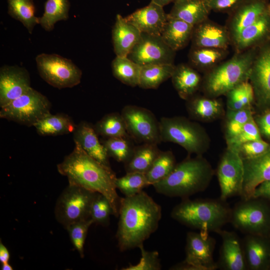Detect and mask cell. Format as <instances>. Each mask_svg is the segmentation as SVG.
<instances>
[{"label":"cell","mask_w":270,"mask_h":270,"mask_svg":"<svg viewBox=\"0 0 270 270\" xmlns=\"http://www.w3.org/2000/svg\"><path fill=\"white\" fill-rule=\"evenodd\" d=\"M76 126L69 116L62 113H50L34 126L37 133L42 136H56L73 133Z\"/></svg>","instance_id":"cell-30"},{"label":"cell","mask_w":270,"mask_h":270,"mask_svg":"<svg viewBox=\"0 0 270 270\" xmlns=\"http://www.w3.org/2000/svg\"><path fill=\"white\" fill-rule=\"evenodd\" d=\"M38 74L51 86L71 88L81 82L82 70L73 62L60 55L42 53L36 58Z\"/></svg>","instance_id":"cell-8"},{"label":"cell","mask_w":270,"mask_h":270,"mask_svg":"<svg viewBox=\"0 0 270 270\" xmlns=\"http://www.w3.org/2000/svg\"><path fill=\"white\" fill-rule=\"evenodd\" d=\"M112 74L122 83L138 86L142 66L128 56H116L111 63Z\"/></svg>","instance_id":"cell-34"},{"label":"cell","mask_w":270,"mask_h":270,"mask_svg":"<svg viewBox=\"0 0 270 270\" xmlns=\"http://www.w3.org/2000/svg\"><path fill=\"white\" fill-rule=\"evenodd\" d=\"M248 80L254 93V98L264 104H270V47L263 48L254 59Z\"/></svg>","instance_id":"cell-18"},{"label":"cell","mask_w":270,"mask_h":270,"mask_svg":"<svg viewBox=\"0 0 270 270\" xmlns=\"http://www.w3.org/2000/svg\"><path fill=\"white\" fill-rule=\"evenodd\" d=\"M2 270H12V267L9 264L8 262L2 264Z\"/></svg>","instance_id":"cell-53"},{"label":"cell","mask_w":270,"mask_h":270,"mask_svg":"<svg viewBox=\"0 0 270 270\" xmlns=\"http://www.w3.org/2000/svg\"><path fill=\"white\" fill-rule=\"evenodd\" d=\"M162 142H170L183 148L188 156H202L208 150L210 138L200 124L182 116L162 117L160 121Z\"/></svg>","instance_id":"cell-5"},{"label":"cell","mask_w":270,"mask_h":270,"mask_svg":"<svg viewBox=\"0 0 270 270\" xmlns=\"http://www.w3.org/2000/svg\"><path fill=\"white\" fill-rule=\"evenodd\" d=\"M73 134L74 142L78 144L86 154L100 163L110 166L109 156L102 143L100 142L94 126L86 122H81L76 125Z\"/></svg>","instance_id":"cell-22"},{"label":"cell","mask_w":270,"mask_h":270,"mask_svg":"<svg viewBox=\"0 0 270 270\" xmlns=\"http://www.w3.org/2000/svg\"><path fill=\"white\" fill-rule=\"evenodd\" d=\"M242 0H208L211 10H222L232 8Z\"/></svg>","instance_id":"cell-49"},{"label":"cell","mask_w":270,"mask_h":270,"mask_svg":"<svg viewBox=\"0 0 270 270\" xmlns=\"http://www.w3.org/2000/svg\"><path fill=\"white\" fill-rule=\"evenodd\" d=\"M158 145L156 144L144 143L135 146L131 158L124 164L126 172L146 174L160 152Z\"/></svg>","instance_id":"cell-31"},{"label":"cell","mask_w":270,"mask_h":270,"mask_svg":"<svg viewBox=\"0 0 270 270\" xmlns=\"http://www.w3.org/2000/svg\"><path fill=\"white\" fill-rule=\"evenodd\" d=\"M110 214H114L111 204L104 195L96 192L92 201L90 218L94 223L100 224H108Z\"/></svg>","instance_id":"cell-44"},{"label":"cell","mask_w":270,"mask_h":270,"mask_svg":"<svg viewBox=\"0 0 270 270\" xmlns=\"http://www.w3.org/2000/svg\"><path fill=\"white\" fill-rule=\"evenodd\" d=\"M130 139V138H108L102 144L109 157L126 164L131 158L135 147Z\"/></svg>","instance_id":"cell-40"},{"label":"cell","mask_w":270,"mask_h":270,"mask_svg":"<svg viewBox=\"0 0 270 270\" xmlns=\"http://www.w3.org/2000/svg\"><path fill=\"white\" fill-rule=\"evenodd\" d=\"M175 156L171 150H160L146 176L150 185L160 182L167 177L176 164Z\"/></svg>","instance_id":"cell-37"},{"label":"cell","mask_w":270,"mask_h":270,"mask_svg":"<svg viewBox=\"0 0 270 270\" xmlns=\"http://www.w3.org/2000/svg\"><path fill=\"white\" fill-rule=\"evenodd\" d=\"M98 135L106 138H130L121 114L112 112L106 114L94 126Z\"/></svg>","instance_id":"cell-36"},{"label":"cell","mask_w":270,"mask_h":270,"mask_svg":"<svg viewBox=\"0 0 270 270\" xmlns=\"http://www.w3.org/2000/svg\"><path fill=\"white\" fill-rule=\"evenodd\" d=\"M252 52L240 53L216 67L206 76L203 89L208 96L218 98L240 83L248 80L254 60Z\"/></svg>","instance_id":"cell-6"},{"label":"cell","mask_w":270,"mask_h":270,"mask_svg":"<svg viewBox=\"0 0 270 270\" xmlns=\"http://www.w3.org/2000/svg\"><path fill=\"white\" fill-rule=\"evenodd\" d=\"M28 71L18 66L4 65L0 68V107L21 96L30 88Z\"/></svg>","instance_id":"cell-15"},{"label":"cell","mask_w":270,"mask_h":270,"mask_svg":"<svg viewBox=\"0 0 270 270\" xmlns=\"http://www.w3.org/2000/svg\"><path fill=\"white\" fill-rule=\"evenodd\" d=\"M138 248L140 250L141 258L136 264H130L122 270H160L162 268L159 253L156 250L148 251L145 250L144 244Z\"/></svg>","instance_id":"cell-46"},{"label":"cell","mask_w":270,"mask_h":270,"mask_svg":"<svg viewBox=\"0 0 270 270\" xmlns=\"http://www.w3.org/2000/svg\"><path fill=\"white\" fill-rule=\"evenodd\" d=\"M94 223L89 218L72 223L66 228L72 243L82 258L84 256V244L88 230Z\"/></svg>","instance_id":"cell-43"},{"label":"cell","mask_w":270,"mask_h":270,"mask_svg":"<svg viewBox=\"0 0 270 270\" xmlns=\"http://www.w3.org/2000/svg\"><path fill=\"white\" fill-rule=\"evenodd\" d=\"M192 40L194 46L226 50L230 34L224 27L204 21L194 27Z\"/></svg>","instance_id":"cell-23"},{"label":"cell","mask_w":270,"mask_h":270,"mask_svg":"<svg viewBox=\"0 0 270 270\" xmlns=\"http://www.w3.org/2000/svg\"><path fill=\"white\" fill-rule=\"evenodd\" d=\"M96 193L68 184L55 206L56 220L66 228L72 223L90 218V208Z\"/></svg>","instance_id":"cell-9"},{"label":"cell","mask_w":270,"mask_h":270,"mask_svg":"<svg viewBox=\"0 0 270 270\" xmlns=\"http://www.w3.org/2000/svg\"><path fill=\"white\" fill-rule=\"evenodd\" d=\"M175 0H151V1L163 7L172 2H174Z\"/></svg>","instance_id":"cell-52"},{"label":"cell","mask_w":270,"mask_h":270,"mask_svg":"<svg viewBox=\"0 0 270 270\" xmlns=\"http://www.w3.org/2000/svg\"><path fill=\"white\" fill-rule=\"evenodd\" d=\"M226 96V109L236 110L252 107L254 100L253 88L249 80L243 82L230 90Z\"/></svg>","instance_id":"cell-38"},{"label":"cell","mask_w":270,"mask_h":270,"mask_svg":"<svg viewBox=\"0 0 270 270\" xmlns=\"http://www.w3.org/2000/svg\"><path fill=\"white\" fill-rule=\"evenodd\" d=\"M216 98L194 95L186 100V108L190 118L210 122L224 118L226 111L223 104Z\"/></svg>","instance_id":"cell-21"},{"label":"cell","mask_w":270,"mask_h":270,"mask_svg":"<svg viewBox=\"0 0 270 270\" xmlns=\"http://www.w3.org/2000/svg\"><path fill=\"white\" fill-rule=\"evenodd\" d=\"M231 211L226 201L220 198L190 200L188 198L182 199L173 208L170 216L190 228L218 234L230 222Z\"/></svg>","instance_id":"cell-4"},{"label":"cell","mask_w":270,"mask_h":270,"mask_svg":"<svg viewBox=\"0 0 270 270\" xmlns=\"http://www.w3.org/2000/svg\"><path fill=\"white\" fill-rule=\"evenodd\" d=\"M243 160L244 176L242 200L252 198L255 189L261 184L270 180V147L264 154Z\"/></svg>","instance_id":"cell-16"},{"label":"cell","mask_w":270,"mask_h":270,"mask_svg":"<svg viewBox=\"0 0 270 270\" xmlns=\"http://www.w3.org/2000/svg\"><path fill=\"white\" fill-rule=\"evenodd\" d=\"M162 216L160 206L144 191L120 198L116 234L120 250L144 244L158 228Z\"/></svg>","instance_id":"cell-1"},{"label":"cell","mask_w":270,"mask_h":270,"mask_svg":"<svg viewBox=\"0 0 270 270\" xmlns=\"http://www.w3.org/2000/svg\"><path fill=\"white\" fill-rule=\"evenodd\" d=\"M270 30V8L258 20L244 28L233 39L238 50L251 46L263 38Z\"/></svg>","instance_id":"cell-29"},{"label":"cell","mask_w":270,"mask_h":270,"mask_svg":"<svg viewBox=\"0 0 270 270\" xmlns=\"http://www.w3.org/2000/svg\"><path fill=\"white\" fill-rule=\"evenodd\" d=\"M261 139L260 133L254 118L245 124L236 136L226 141V144L227 148L234 150L245 142Z\"/></svg>","instance_id":"cell-45"},{"label":"cell","mask_w":270,"mask_h":270,"mask_svg":"<svg viewBox=\"0 0 270 270\" xmlns=\"http://www.w3.org/2000/svg\"><path fill=\"white\" fill-rule=\"evenodd\" d=\"M125 18L142 33L160 36L168 20V14L163 6L150 1L148 5Z\"/></svg>","instance_id":"cell-17"},{"label":"cell","mask_w":270,"mask_h":270,"mask_svg":"<svg viewBox=\"0 0 270 270\" xmlns=\"http://www.w3.org/2000/svg\"><path fill=\"white\" fill-rule=\"evenodd\" d=\"M70 8L69 0H47L39 24L47 32L52 30L57 22L68 18Z\"/></svg>","instance_id":"cell-35"},{"label":"cell","mask_w":270,"mask_h":270,"mask_svg":"<svg viewBox=\"0 0 270 270\" xmlns=\"http://www.w3.org/2000/svg\"><path fill=\"white\" fill-rule=\"evenodd\" d=\"M270 147V145L267 142L261 139L245 142L232 150L236 152L242 160H244L262 155L266 152Z\"/></svg>","instance_id":"cell-47"},{"label":"cell","mask_w":270,"mask_h":270,"mask_svg":"<svg viewBox=\"0 0 270 270\" xmlns=\"http://www.w3.org/2000/svg\"><path fill=\"white\" fill-rule=\"evenodd\" d=\"M112 36L116 56H128L140 40L142 32L125 18L117 14L112 28Z\"/></svg>","instance_id":"cell-20"},{"label":"cell","mask_w":270,"mask_h":270,"mask_svg":"<svg viewBox=\"0 0 270 270\" xmlns=\"http://www.w3.org/2000/svg\"><path fill=\"white\" fill-rule=\"evenodd\" d=\"M194 27L182 20L168 16L160 36L168 46L176 52L188 44L192 38Z\"/></svg>","instance_id":"cell-28"},{"label":"cell","mask_w":270,"mask_h":270,"mask_svg":"<svg viewBox=\"0 0 270 270\" xmlns=\"http://www.w3.org/2000/svg\"><path fill=\"white\" fill-rule=\"evenodd\" d=\"M120 114L131 138L142 144H158L162 142L159 121L150 110L135 105H127Z\"/></svg>","instance_id":"cell-12"},{"label":"cell","mask_w":270,"mask_h":270,"mask_svg":"<svg viewBox=\"0 0 270 270\" xmlns=\"http://www.w3.org/2000/svg\"><path fill=\"white\" fill-rule=\"evenodd\" d=\"M258 200H242L232 208L230 222L246 234L264 235L270 230V210Z\"/></svg>","instance_id":"cell-10"},{"label":"cell","mask_w":270,"mask_h":270,"mask_svg":"<svg viewBox=\"0 0 270 270\" xmlns=\"http://www.w3.org/2000/svg\"><path fill=\"white\" fill-rule=\"evenodd\" d=\"M116 186L124 196L137 194L150 184L146 174L138 172H126V174L116 178Z\"/></svg>","instance_id":"cell-41"},{"label":"cell","mask_w":270,"mask_h":270,"mask_svg":"<svg viewBox=\"0 0 270 270\" xmlns=\"http://www.w3.org/2000/svg\"><path fill=\"white\" fill-rule=\"evenodd\" d=\"M254 118L252 106L240 110L226 109L224 116V132L226 141L236 136L243 126Z\"/></svg>","instance_id":"cell-39"},{"label":"cell","mask_w":270,"mask_h":270,"mask_svg":"<svg viewBox=\"0 0 270 270\" xmlns=\"http://www.w3.org/2000/svg\"><path fill=\"white\" fill-rule=\"evenodd\" d=\"M8 14L20 22L31 34L35 26L40 24V18L35 15L33 0H7Z\"/></svg>","instance_id":"cell-33"},{"label":"cell","mask_w":270,"mask_h":270,"mask_svg":"<svg viewBox=\"0 0 270 270\" xmlns=\"http://www.w3.org/2000/svg\"><path fill=\"white\" fill-rule=\"evenodd\" d=\"M222 240L218 268L224 270H246L247 266L242 244L233 232L221 230Z\"/></svg>","instance_id":"cell-19"},{"label":"cell","mask_w":270,"mask_h":270,"mask_svg":"<svg viewBox=\"0 0 270 270\" xmlns=\"http://www.w3.org/2000/svg\"><path fill=\"white\" fill-rule=\"evenodd\" d=\"M214 174L212 165L202 156H188L176 164L167 177L152 186L158 194L184 199L204 191Z\"/></svg>","instance_id":"cell-3"},{"label":"cell","mask_w":270,"mask_h":270,"mask_svg":"<svg viewBox=\"0 0 270 270\" xmlns=\"http://www.w3.org/2000/svg\"><path fill=\"white\" fill-rule=\"evenodd\" d=\"M270 6L264 0H249L236 10L230 24V34L234 38L244 28L255 22Z\"/></svg>","instance_id":"cell-26"},{"label":"cell","mask_w":270,"mask_h":270,"mask_svg":"<svg viewBox=\"0 0 270 270\" xmlns=\"http://www.w3.org/2000/svg\"><path fill=\"white\" fill-rule=\"evenodd\" d=\"M57 169L68 178L70 184L105 196L111 204L114 215L118 216L120 198L116 192V177L110 166L91 157L74 142V150L57 165Z\"/></svg>","instance_id":"cell-2"},{"label":"cell","mask_w":270,"mask_h":270,"mask_svg":"<svg viewBox=\"0 0 270 270\" xmlns=\"http://www.w3.org/2000/svg\"><path fill=\"white\" fill-rule=\"evenodd\" d=\"M216 176L221 200L226 201L233 196H241L244 168L243 160L236 152L226 148L219 162Z\"/></svg>","instance_id":"cell-13"},{"label":"cell","mask_w":270,"mask_h":270,"mask_svg":"<svg viewBox=\"0 0 270 270\" xmlns=\"http://www.w3.org/2000/svg\"><path fill=\"white\" fill-rule=\"evenodd\" d=\"M171 78L179 96L186 100L194 95L202 82L198 72L185 64L175 66Z\"/></svg>","instance_id":"cell-27"},{"label":"cell","mask_w":270,"mask_h":270,"mask_svg":"<svg viewBox=\"0 0 270 270\" xmlns=\"http://www.w3.org/2000/svg\"><path fill=\"white\" fill-rule=\"evenodd\" d=\"M174 64H150L142 66L138 86L144 89H156L171 78Z\"/></svg>","instance_id":"cell-32"},{"label":"cell","mask_w":270,"mask_h":270,"mask_svg":"<svg viewBox=\"0 0 270 270\" xmlns=\"http://www.w3.org/2000/svg\"><path fill=\"white\" fill-rule=\"evenodd\" d=\"M260 234H246L242 244L247 268L264 269L270 265V246Z\"/></svg>","instance_id":"cell-24"},{"label":"cell","mask_w":270,"mask_h":270,"mask_svg":"<svg viewBox=\"0 0 270 270\" xmlns=\"http://www.w3.org/2000/svg\"><path fill=\"white\" fill-rule=\"evenodd\" d=\"M252 198H270V180L260 184L254 190Z\"/></svg>","instance_id":"cell-50"},{"label":"cell","mask_w":270,"mask_h":270,"mask_svg":"<svg viewBox=\"0 0 270 270\" xmlns=\"http://www.w3.org/2000/svg\"><path fill=\"white\" fill-rule=\"evenodd\" d=\"M174 2L168 16L194 26L206 20L211 10L208 0H176Z\"/></svg>","instance_id":"cell-25"},{"label":"cell","mask_w":270,"mask_h":270,"mask_svg":"<svg viewBox=\"0 0 270 270\" xmlns=\"http://www.w3.org/2000/svg\"><path fill=\"white\" fill-rule=\"evenodd\" d=\"M215 240L205 231L187 233L186 258L172 270H214L218 268L214 259Z\"/></svg>","instance_id":"cell-11"},{"label":"cell","mask_w":270,"mask_h":270,"mask_svg":"<svg viewBox=\"0 0 270 270\" xmlns=\"http://www.w3.org/2000/svg\"><path fill=\"white\" fill-rule=\"evenodd\" d=\"M175 52L160 36L142 33L140 40L128 57L141 66L174 64Z\"/></svg>","instance_id":"cell-14"},{"label":"cell","mask_w":270,"mask_h":270,"mask_svg":"<svg viewBox=\"0 0 270 270\" xmlns=\"http://www.w3.org/2000/svg\"><path fill=\"white\" fill-rule=\"evenodd\" d=\"M10 254L6 247L2 242H0V262L2 264L8 262Z\"/></svg>","instance_id":"cell-51"},{"label":"cell","mask_w":270,"mask_h":270,"mask_svg":"<svg viewBox=\"0 0 270 270\" xmlns=\"http://www.w3.org/2000/svg\"><path fill=\"white\" fill-rule=\"evenodd\" d=\"M224 50L196 47L190 54L192 64L198 68H206L216 64L224 56Z\"/></svg>","instance_id":"cell-42"},{"label":"cell","mask_w":270,"mask_h":270,"mask_svg":"<svg viewBox=\"0 0 270 270\" xmlns=\"http://www.w3.org/2000/svg\"><path fill=\"white\" fill-rule=\"evenodd\" d=\"M46 96L32 87L24 94L1 108L0 118L27 126H34L50 113Z\"/></svg>","instance_id":"cell-7"},{"label":"cell","mask_w":270,"mask_h":270,"mask_svg":"<svg viewBox=\"0 0 270 270\" xmlns=\"http://www.w3.org/2000/svg\"><path fill=\"white\" fill-rule=\"evenodd\" d=\"M254 120L258 126L260 134H262L270 138V110L266 112L262 116Z\"/></svg>","instance_id":"cell-48"}]
</instances>
